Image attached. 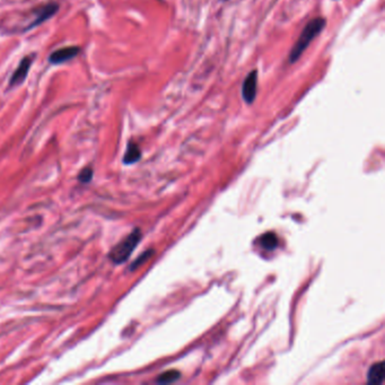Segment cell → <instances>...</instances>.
<instances>
[{"mask_svg": "<svg viewBox=\"0 0 385 385\" xmlns=\"http://www.w3.org/2000/svg\"><path fill=\"white\" fill-rule=\"evenodd\" d=\"M325 24L326 22L324 18L317 17L312 19L306 25L303 32L301 33L300 37H298L297 42L294 44L291 55H289V61H291V64H294V62H296L300 59L302 53L308 49L309 43L323 31V28L325 27Z\"/></svg>", "mask_w": 385, "mask_h": 385, "instance_id": "6da1fadb", "label": "cell"}, {"mask_svg": "<svg viewBox=\"0 0 385 385\" xmlns=\"http://www.w3.org/2000/svg\"><path fill=\"white\" fill-rule=\"evenodd\" d=\"M142 238V233L139 230H135L130 235H128L123 241L117 244L112 251L110 252L109 258L111 261H113L114 263H123L129 256L131 255L132 251L135 250V247L138 245V243Z\"/></svg>", "mask_w": 385, "mask_h": 385, "instance_id": "7a4b0ae2", "label": "cell"}, {"mask_svg": "<svg viewBox=\"0 0 385 385\" xmlns=\"http://www.w3.org/2000/svg\"><path fill=\"white\" fill-rule=\"evenodd\" d=\"M34 58H35L34 55L26 56V57L23 58L22 61L19 62L18 67L16 68L14 74H12L11 78L9 79V87L18 86V85L22 84L25 79H26L27 74H28V72H30L33 61H34Z\"/></svg>", "mask_w": 385, "mask_h": 385, "instance_id": "3957f363", "label": "cell"}, {"mask_svg": "<svg viewBox=\"0 0 385 385\" xmlns=\"http://www.w3.org/2000/svg\"><path fill=\"white\" fill-rule=\"evenodd\" d=\"M258 90V72L253 70L247 75L242 86V96L247 104H252Z\"/></svg>", "mask_w": 385, "mask_h": 385, "instance_id": "277c9868", "label": "cell"}, {"mask_svg": "<svg viewBox=\"0 0 385 385\" xmlns=\"http://www.w3.org/2000/svg\"><path fill=\"white\" fill-rule=\"evenodd\" d=\"M80 51L81 49L79 47H76V45H74V47L72 45V47L58 49L50 55L49 61L51 62L52 65L64 64V62H67L69 60L74 59V58H76L78 55H79Z\"/></svg>", "mask_w": 385, "mask_h": 385, "instance_id": "5b68a950", "label": "cell"}, {"mask_svg": "<svg viewBox=\"0 0 385 385\" xmlns=\"http://www.w3.org/2000/svg\"><path fill=\"white\" fill-rule=\"evenodd\" d=\"M58 9H59V5H58L57 2H49L48 5L40 8L39 11H37V16L35 17V19L33 20V23L28 25L26 30H32L33 27L37 26V25H41L42 23H44L45 20L51 18L52 16L58 11Z\"/></svg>", "mask_w": 385, "mask_h": 385, "instance_id": "8992f818", "label": "cell"}, {"mask_svg": "<svg viewBox=\"0 0 385 385\" xmlns=\"http://www.w3.org/2000/svg\"><path fill=\"white\" fill-rule=\"evenodd\" d=\"M384 373H385V368H384L383 362L374 364V365L370 368V371H368V374H367L368 383L370 384L382 383L384 380Z\"/></svg>", "mask_w": 385, "mask_h": 385, "instance_id": "52a82bcc", "label": "cell"}, {"mask_svg": "<svg viewBox=\"0 0 385 385\" xmlns=\"http://www.w3.org/2000/svg\"><path fill=\"white\" fill-rule=\"evenodd\" d=\"M140 157H142V152H140V148L138 145L132 142L129 143L126 154H124V157H123L124 163L134 164L140 159Z\"/></svg>", "mask_w": 385, "mask_h": 385, "instance_id": "ba28073f", "label": "cell"}, {"mask_svg": "<svg viewBox=\"0 0 385 385\" xmlns=\"http://www.w3.org/2000/svg\"><path fill=\"white\" fill-rule=\"evenodd\" d=\"M260 244L266 250H273L278 244V239L273 233H266L260 237Z\"/></svg>", "mask_w": 385, "mask_h": 385, "instance_id": "9c48e42d", "label": "cell"}, {"mask_svg": "<svg viewBox=\"0 0 385 385\" xmlns=\"http://www.w3.org/2000/svg\"><path fill=\"white\" fill-rule=\"evenodd\" d=\"M180 378V373L177 371H167L163 373V374L159 375V378L157 379V382L158 383H172L175 382V381Z\"/></svg>", "mask_w": 385, "mask_h": 385, "instance_id": "30bf717a", "label": "cell"}, {"mask_svg": "<svg viewBox=\"0 0 385 385\" xmlns=\"http://www.w3.org/2000/svg\"><path fill=\"white\" fill-rule=\"evenodd\" d=\"M92 176H93V169L87 167V168L82 169V171L79 173V175H78V180L81 181V182H89L90 180H92Z\"/></svg>", "mask_w": 385, "mask_h": 385, "instance_id": "8fae6325", "label": "cell"}, {"mask_svg": "<svg viewBox=\"0 0 385 385\" xmlns=\"http://www.w3.org/2000/svg\"><path fill=\"white\" fill-rule=\"evenodd\" d=\"M152 253H153V252L152 251H148V252H145V253L142 255V256H139V258H138V260H137L136 261V262L134 263V264H132V266H131V269H136V267H138L139 266V264L140 263H143L144 262V261L145 260H147L148 258H149V255H152Z\"/></svg>", "mask_w": 385, "mask_h": 385, "instance_id": "7c38bea8", "label": "cell"}, {"mask_svg": "<svg viewBox=\"0 0 385 385\" xmlns=\"http://www.w3.org/2000/svg\"><path fill=\"white\" fill-rule=\"evenodd\" d=\"M221 1H226V0H221Z\"/></svg>", "mask_w": 385, "mask_h": 385, "instance_id": "4fadbf2b", "label": "cell"}]
</instances>
